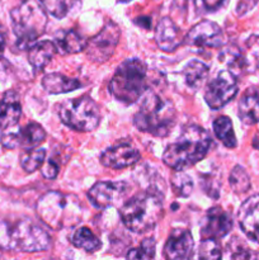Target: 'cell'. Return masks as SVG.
Listing matches in <instances>:
<instances>
[{
    "label": "cell",
    "instance_id": "9c48e42d",
    "mask_svg": "<svg viewBox=\"0 0 259 260\" xmlns=\"http://www.w3.org/2000/svg\"><path fill=\"white\" fill-rule=\"evenodd\" d=\"M121 37V30L118 25L113 22H109L102 28L98 35L88 41L85 52L88 58L96 63H103L113 56L117 45Z\"/></svg>",
    "mask_w": 259,
    "mask_h": 260
},
{
    "label": "cell",
    "instance_id": "7c38bea8",
    "mask_svg": "<svg viewBox=\"0 0 259 260\" xmlns=\"http://www.w3.org/2000/svg\"><path fill=\"white\" fill-rule=\"evenodd\" d=\"M126 182H98L89 189L88 198L94 207L99 210L116 206L128 192Z\"/></svg>",
    "mask_w": 259,
    "mask_h": 260
},
{
    "label": "cell",
    "instance_id": "1f68e13d",
    "mask_svg": "<svg viewBox=\"0 0 259 260\" xmlns=\"http://www.w3.org/2000/svg\"><path fill=\"white\" fill-rule=\"evenodd\" d=\"M228 3L229 0H197V5L201 8V10L208 13H213L222 9Z\"/></svg>",
    "mask_w": 259,
    "mask_h": 260
},
{
    "label": "cell",
    "instance_id": "44dd1931",
    "mask_svg": "<svg viewBox=\"0 0 259 260\" xmlns=\"http://www.w3.org/2000/svg\"><path fill=\"white\" fill-rule=\"evenodd\" d=\"M57 47L51 41H40L28 48V61L35 70H42L53 58Z\"/></svg>",
    "mask_w": 259,
    "mask_h": 260
},
{
    "label": "cell",
    "instance_id": "8992f818",
    "mask_svg": "<svg viewBox=\"0 0 259 260\" xmlns=\"http://www.w3.org/2000/svg\"><path fill=\"white\" fill-rule=\"evenodd\" d=\"M13 32L20 50H28L47 27V14L35 0H24L10 12Z\"/></svg>",
    "mask_w": 259,
    "mask_h": 260
},
{
    "label": "cell",
    "instance_id": "f546056e",
    "mask_svg": "<svg viewBox=\"0 0 259 260\" xmlns=\"http://www.w3.org/2000/svg\"><path fill=\"white\" fill-rule=\"evenodd\" d=\"M198 256L201 259H220L222 256V251L217 239H202Z\"/></svg>",
    "mask_w": 259,
    "mask_h": 260
},
{
    "label": "cell",
    "instance_id": "603a6c76",
    "mask_svg": "<svg viewBox=\"0 0 259 260\" xmlns=\"http://www.w3.org/2000/svg\"><path fill=\"white\" fill-rule=\"evenodd\" d=\"M42 86L50 94H63L80 88V81L58 73H51L42 79Z\"/></svg>",
    "mask_w": 259,
    "mask_h": 260
},
{
    "label": "cell",
    "instance_id": "5b68a950",
    "mask_svg": "<svg viewBox=\"0 0 259 260\" xmlns=\"http://www.w3.org/2000/svg\"><path fill=\"white\" fill-rule=\"evenodd\" d=\"M38 217L53 230L71 228L83 218V208L75 196L47 192L37 202Z\"/></svg>",
    "mask_w": 259,
    "mask_h": 260
},
{
    "label": "cell",
    "instance_id": "5bb4252c",
    "mask_svg": "<svg viewBox=\"0 0 259 260\" xmlns=\"http://www.w3.org/2000/svg\"><path fill=\"white\" fill-rule=\"evenodd\" d=\"M233 229V217L230 213L220 207H212L208 210L202 228L201 236L202 239H221L228 235Z\"/></svg>",
    "mask_w": 259,
    "mask_h": 260
},
{
    "label": "cell",
    "instance_id": "4fadbf2b",
    "mask_svg": "<svg viewBox=\"0 0 259 260\" xmlns=\"http://www.w3.org/2000/svg\"><path fill=\"white\" fill-rule=\"evenodd\" d=\"M185 43L198 48H218L223 45V33L217 23L202 20L188 32Z\"/></svg>",
    "mask_w": 259,
    "mask_h": 260
},
{
    "label": "cell",
    "instance_id": "ac0fdd59",
    "mask_svg": "<svg viewBox=\"0 0 259 260\" xmlns=\"http://www.w3.org/2000/svg\"><path fill=\"white\" fill-rule=\"evenodd\" d=\"M155 42L164 52H174L183 42L182 32L170 18L165 17L155 28Z\"/></svg>",
    "mask_w": 259,
    "mask_h": 260
},
{
    "label": "cell",
    "instance_id": "4dcf8cb0",
    "mask_svg": "<svg viewBox=\"0 0 259 260\" xmlns=\"http://www.w3.org/2000/svg\"><path fill=\"white\" fill-rule=\"evenodd\" d=\"M155 256L154 239H145L139 248L131 249L127 253V259H152Z\"/></svg>",
    "mask_w": 259,
    "mask_h": 260
},
{
    "label": "cell",
    "instance_id": "7a4b0ae2",
    "mask_svg": "<svg viewBox=\"0 0 259 260\" xmlns=\"http://www.w3.org/2000/svg\"><path fill=\"white\" fill-rule=\"evenodd\" d=\"M0 246L23 253L46 251L51 238L38 223L27 217L0 221Z\"/></svg>",
    "mask_w": 259,
    "mask_h": 260
},
{
    "label": "cell",
    "instance_id": "ba28073f",
    "mask_svg": "<svg viewBox=\"0 0 259 260\" xmlns=\"http://www.w3.org/2000/svg\"><path fill=\"white\" fill-rule=\"evenodd\" d=\"M61 122L79 132L95 129L101 123V112L95 102L89 96L69 99L57 106Z\"/></svg>",
    "mask_w": 259,
    "mask_h": 260
},
{
    "label": "cell",
    "instance_id": "4316f807",
    "mask_svg": "<svg viewBox=\"0 0 259 260\" xmlns=\"http://www.w3.org/2000/svg\"><path fill=\"white\" fill-rule=\"evenodd\" d=\"M46 159V150L33 147L28 149L20 157V165L25 173H35L43 165Z\"/></svg>",
    "mask_w": 259,
    "mask_h": 260
},
{
    "label": "cell",
    "instance_id": "836d02e7",
    "mask_svg": "<svg viewBox=\"0 0 259 260\" xmlns=\"http://www.w3.org/2000/svg\"><path fill=\"white\" fill-rule=\"evenodd\" d=\"M254 4H255V0H240L238 4V9H236V12H238L239 15L245 14L248 10H250L251 8L254 7Z\"/></svg>",
    "mask_w": 259,
    "mask_h": 260
},
{
    "label": "cell",
    "instance_id": "f1b7e54d",
    "mask_svg": "<svg viewBox=\"0 0 259 260\" xmlns=\"http://www.w3.org/2000/svg\"><path fill=\"white\" fill-rule=\"evenodd\" d=\"M173 192L179 197H188L193 190V182L189 175L183 173V170H177L172 177Z\"/></svg>",
    "mask_w": 259,
    "mask_h": 260
},
{
    "label": "cell",
    "instance_id": "cb8c5ba5",
    "mask_svg": "<svg viewBox=\"0 0 259 260\" xmlns=\"http://www.w3.org/2000/svg\"><path fill=\"white\" fill-rule=\"evenodd\" d=\"M213 132L216 137L222 142L223 146L228 149H235L238 141H236L235 132L233 128V122L229 117L221 116L213 121Z\"/></svg>",
    "mask_w": 259,
    "mask_h": 260
},
{
    "label": "cell",
    "instance_id": "8fae6325",
    "mask_svg": "<svg viewBox=\"0 0 259 260\" xmlns=\"http://www.w3.org/2000/svg\"><path fill=\"white\" fill-rule=\"evenodd\" d=\"M14 127L4 129L2 135V145L5 149H17V147H23V149H33L38 145L42 144L46 139V131L41 124L36 122L25 124L23 128L13 129Z\"/></svg>",
    "mask_w": 259,
    "mask_h": 260
},
{
    "label": "cell",
    "instance_id": "6da1fadb",
    "mask_svg": "<svg viewBox=\"0 0 259 260\" xmlns=\"http://www.w3.org/2000/svg\"><path fill=\"white\" fill-rule=\"evenodd\" d=\"M212 145L210 134L196 124L187 126L177 141L168 145L163 152V161L174 170H185L205 159Z\"/></svg>",
    "mask_w": 259,
    "mask_h": 260
},
{
    "label": "cell",
    "instance_id": "e0dca14e",
    "mask_svg": "<svg viewBox=\"0 0 259 260\" xmlns=\"http://www.w3.org/2000/svg\"><path fill=\"white\" fill-rule=\"evenodd\" d=\"M193 238L184 229H175L168 238L164 246V255L167 259L180 260L189 259L193 255Z\"/></svg>",
    "mask_w": 259,
    "mask_h": 260
},
{
    "label": "cell",
    "instance_id": "30bf717a",
    "mask_svg": "<svg viewBox=\"0 0 259 260\" xmlns=\"http://www.w3.org/2000/svg\"><path fill=\"white\" fill-rule=\"evenodd\" d=\"M238 93V80L233 71L222 70L208 83L205 101L212 109H220L233 101Z\"/></svg>",
    "mask_w": 259,
    "mask_h": 260
},
{
    "label": "cell",
    "instance_id": "3957f363",
    "mask_svg": "<svg viewBox=\"0 0 259 260\" xmlns=\"http://www.w3.org/2000/svg\"><path fill=\"white\" fill-rule=\"evenodd\" d=\"M163 200L156 192H144L130 198L119 210L123 225L136 234L146 233L163 217Z\"/></svg>",
    "mask_w": 259,
    "mask_h": 260
},
{
    "label": "cell",
    "instance_id": "ffe728a7",
    "mask_svg": "<svg viewBox=\"0 0 259 260\" xmlns=\"http://www.w3.org/2000/svg\"><path fill=\"white\" fill-rule=\"evenodd\" d=\"M238 114L244 124L259 123V86H250L241 95Z\"/></svg>",
    "mask_w": 259,
    "mask_h": 260
},
{
    "label": "cell",
    "instance_id": "e575fe53",
    "mask_svg": "<svg viewBox=\"0 0 259 260\" xmlns=\"http://www.w3.org/2000/svg\"><path fill=\"white\" fill-rule=\"evenodd\" d=\"M5 45H7V32L3 25H0V53L4 51Z\"/></svg>",
    "mask_w": 259,
    "mask_h": 260
},
{
    "label": "cell",
    "instance_id": "2e32d148",
    "mask_svg": "<svg viewBox=\"0 0 259 260\" xmlns=\"http://www.w3.org/2000/svg\"><path fill=\"white\" fill-rule=\"evenodd\" d=\"M140 157V152L134 146L128 144H119L107 149L101 155V162L111 169H123L136 164Z\"/></svg>",
    "mask_w": 259,
    "mask_h": 260
},
{
    "label": "cell",
    "instance_id": "8d00e7d4",
    "mask_svg": "<svg viewBox=\"0 0 259 260\" xmlns=\"http://www.w3.org/2000/svg\"><path fill=\"white\" fill-rule=\"evenodd\" d=\"M121 2H130V0H121Z\"/></svg>",
    "mask_w": 259,
    "mask_h": 260
},
{
    "label": "cell",
    "instance_id": "d590c367",
    "mask_svg": "<svg viewBox=\"0 0 259 260\" xmlns=\"http://www.w3.org/2000/svg\"><path fill=\"white\" fill-rule=\"evenodd\" d=\"M253 147H254V149L259 150V132L255 135V136H254V139H253Z\"/></svg>",
    "mask_w": 259,
    "mask_h": 260
},
{
    "label": "cell",
    "instance_id": "d4e9b609",
    "mask_svg": "<svg viewBox=\"0 0 259 260\" xmlns=\"http://www.w3.org/2000/svg\"><path fill=\"white\" fill-rule=\"evenodd\" d=\"M71 244L86 253H95L102 248L101 240L88 228L78 229L71 236Z\"/></svg>",
    "mask_w": 259,
    "mask_h": 260
},
{
    "label": "cell",
    "instance_id": "52a82bcc",
    "mask_svg": "<svg viewBox=\"0 0 259 260\" xmlns=\"http://www.w3.org/2000/svg\"><path fill=\"white\" fill-rule=\"evenodd\" d=\"M146 74L147 68L141 60H126L117 68L109 83V91L122 103H135L146 90Z\"/></svg>",
    "mask_w": 259,
    "mask_h": 260
},
{
    "label": "cell",
    "instance_id": "484cf974",
    "mask_svg": "<svg viewBox=\"0 0 259 260\" xmlns=\"http://www.w3.org/2000/svg\"><path fill=\"white\" fill-rule=\"evenodd\" d=\"M208 66L203 63L202 61L192 60L184 66L183 70V76H184L185 84L189 88H198L201 84L205 81L208 75Z\"/></svg>",
    "mask_w": 259,
    "mask_h": 260
},
{
    "label": "cell",
    "instance_id": "9a60e30c",
    "mask_svg": "<svg viewBox=\"0 0 259 260\" xmlns=\"http://www.w3.org/2000/svg\"><path fill=\"white\" fill-rule=\"evenodd\" d=\"M238 221L243 233L259 244V193L249 197L240 206Z\"/></svg>",
    "mask_w": 259,
    "mask_h": 260
},
{
    "label": "cell",
    "instance_id": "277c9868",
    "mask_svg": "<svg viewBox=\"0 0 259 260\" xmlns=\"http://www.w3.org/2000/svg\"><path fill=\"white\" fill-rule=\"evenodd\" d=\"M175 123V108L167 99L147 91L139 112L134 116V124L139 131L156 137H165Z\"/></svg>",
    "mask_w": 259,
    "mask_h": 260
},
{
    "label": "cell",
    "instance_id": "d6986e66",
    "mask_svg": "<svg viewBox=\"0 0 259 260\" xmlns=\"http://www.w3.org/2000/svg\"><path fill=\"white\" fill-rule=\"evenodd\" d=\"M22 116L19 95L17 91L8 90L0 99V128L7 129L15 127Z\"/></svg>",
    "mask_w": 259,
    "mask_h": 260
},
{
    "label": "cell",
    "instance_id": "7402d4cb",
    "mask_svg": "<svg viewBox=\"0 0 259 260\" xmlns=\"http://www.w3.org/2000/svg\"><path fill=\"white\" fill-rule=\"evenodd\" d=\"M55 45L63 55H74L85 51L88 40L76 30H68L56 36Z\"/></svg>",
    "mask_w": 259,
    "mask_h": 260
},
{
    "label": "cell",
    "instance_id": "d6a6232c",
    "mask_svg": "<svg viewBox=\"0 0 259 260\" xmlns=\"http://www.w3.org/2000/svg\"><path fill=\"white\" fill-rule=\"evenodd\" d=\"M58 174V167L53 161H48L47 164L43 167L42 175L46 179H55Z\"/></svg>",
    "mask_w": 259,
    "mask_h": 260
},
{
    "label": "cell",
    "instance_id": "83f0119b",
    "mask_svg": "<svg viewBox=\"0 0 259 260\" xmlns=\"http://www.w3.org/2000/svg\"><path fill=\"white\" fill-rule=\"evenodd\" d=\"M230 187L238 194L241 193H245L250 189V179H249V175L246 174V172L244 170V168L236 165L230 173Z\"/></svg>",
    "mask_w": 259,
    "mask_h": 260
}]
</instances>
